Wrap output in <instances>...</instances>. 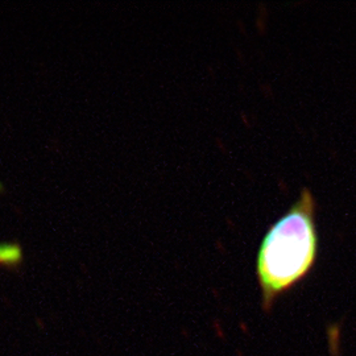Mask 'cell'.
<instances>
[{
  "label": "cell",
  "mask_w": 356,
  "mask_h": 356,
  "mask_svg": "<svg viewBox=\"0 0 356 356\" xmlns=\"http://www.w3.org/2000/svg\"><path fill=\"white\" fill-rule=\"evenodd\" d=\"M23 257V250L17 243H0V266H15Z\"/></svg>",
  "instance_id": "cell-2"
},
{
  "label": "cell",
  "mask_w": 356,
  "mask_h": 356,
  "mask_svg": "<svg viewBox=\"0 0 356 356\" xmlns=\"http://www.w3.org/2000/svg\"><path fill=\"white\" fill-rule=\"evenodd\" d=\"M316 216L317 201L305 188L264 234L254 269L266 313L272 312L279 297L305 280L316 266L319 252Z\"/></svg>",
  "instance_id": "cell-1"
}]
</instances>
